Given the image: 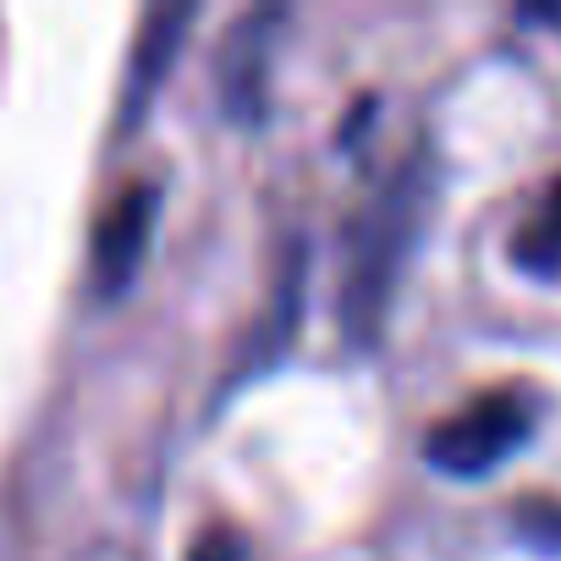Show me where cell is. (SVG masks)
Returning <instances> with one entry per match:
<instances>
[{
  "label": "cell",
  "instance_id": "cell-3",
  "mask_svg": "<svg viewBox=\"0 0 561 561\" xmlns=\"http://www.w3.org/2000/svg\"><path fill=\"white\" fill-rule=\"evenodd\" d=\"M160 182H127L105 209H100V220H94V293L100 298H116V293H127L133 280H138V264H144V253H149V242H154V220H160Z\"/></svg>",
  "mask_w": 561,
  "mask_h": 561
},
{
  "label": "cell",
  "instance_id": "cell-2",
  "mask_svg": "<svg viewBox=\"0 0 561 561\" xmlns=\"http://www.w3.org/2000/svg\"><path fill=\"white\" fill-rule=\"evenodd\" d=\"M534 430V402L523 391H479L451 419H440L424 440V457L451 479H479L501 468Z\"/></svg>",
  "mask_w": 561,
  "mask_h": 561
},
{
  "label": "cell",
  "instance_id": "cell-6",
  "mask_svg": "<svg viewBox=\"0 0 561 561\" xmlns=\"http://www.w3.org/2000/svg\"><path fill=\"white\" fill-rule=\"evenodd\" d=\"M187 561H253V550H248V539H242L237 528L215 523V528H204V534L187 545Z\"/></svg>",
  "mask_w": 561,
  "mask_h": 561
},
{
  "label": "cell",
  "instance_id": "cell-4",
  "mask_svg": "<svg viewBox=\"0 0 561 561\" xmlns=\"http://www.w3.org/2000/svg\"><path fill=\"white\" fill-rule=\"evenodd\" d=\"M193 28V12L182 7V12H149L144 18V28H138V45H133V72H127V111L122 116H144V105H149V94L160 89V72H165V61H171V50L182 45V34Z\"/></svg>",
  "mask_w": 561,
  "mask_h": 561
},
{
  "label": "cell",
  "instance_id": "cell-1",
  "mask_svg": "<svg viewBox=\"0 0 561 561\" xmlns=\"http://www.w3.org/2000/svg\"><path fill=\"white\" fill-rule=\"evenodd\" d=\"M430 204V176L424 171H397L353 220L347 231V270H342V320L353 331H375L386 314L391 280L408 264V248L424 226Z\"/></svg>",
  "mask_w": 561,
  "mask_h": 561
},
{
  "label": "cell",
  "instance_id": "cell-5",
  "mask_svg": "<svg viewBox=\"0 0 561 561\" xmlns=\"http://www.w3.org/2000/svg\"><path fill=\"white\" fill-rule=\"evenodd\" d=\"M512 253H517L523 270H561V182H550L545 198L523 215Z\"/></svg>",
  "mask_w": 561,
  "mask_h": 561
}]
</instances>
